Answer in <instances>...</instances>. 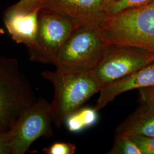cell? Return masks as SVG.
<instances>
[{
  "label": "cell",
  "instance_id": "1",
  "mask_svg": "<svg viewBox=\"0 0 154 154\" xmlns=\"http://www.w3.org/2000/svg\"><path fill=\"white\" fill-rule=\"evenodd\" d=\"M41 75L54 89L50 113L52 122L58 128L65 125L68 116L101 89L90 72L56 67L54 72H42Z\"/></svg>",
  "mask_w": 154,
  "mask_h": 154
},
{
  "label": "cell",
  "instance_id": "2",
  "mask_svg": "<svg viewBox=\"0 0 154 154\" xmlns=\"http://www.w3.org/2000/svg\"><path fill=\"white\" fill-rule=\"evenodd\" d=\"M37 100L18 61L0 55V134L11 132Z\"/></svg>",
  "mask_w": 154,
  "mask_h": 154
},
{
  "label": "cell",
  "instance_id": "3",
  "mask_svg": "<svg viewBox=\"0 0 154 154\" xmlns=\"http://www.w3.org/2000/svg\"><path fill=\"white\" fill-rule=\"evenodd\" d=\"M98 29L107 45L131 46L154 55V1L108 17Z\"/></svg>",
  "mask_w": 154,
  "mask_h": 154
},
{
  "label": "cell",
  "instance_id": "4",
  "mask_svg": "<svg viewBox=\"0 0 154 154\" xmlns=\"http://www.w3.org/2000/svg\"><path fill=\"white\" fill-rule=\"evenodd\" d=\"M107 46L98 28H78L63 45L54 65L76 71L90 72L98 65Z\"/></svg>",
  "mask_w": 154,
  "mask_h": 154
},
{
  "label": "cell",
  "instance_id": "5",
  "mask_svg": "<svg viewBox=\"0 0 154 154\" xmlns=\"http://www.w3.org/2000/svg\"><path fill=\"white\" fill-rule=\"evenodd\" d=\"M79 26L71 20L54 12L41 9L35 42L28 48L31 61L54 64L63 45Z\"/></svg>",
  "mask_w": 154,
  "mask_h": 154
},
{
  "label": "cell",
  "instance_id": "6",
  "mask_svg": "<svg viewBox=\"0 0 154 154\" xmlns=\"http://www.w3.org/2000/svg\"><path fill=\"white\" fill-rule=\"evenodd\" d=\"M154 62V55L128 46L107 45L100 61L90 71L102 88L105 85Z\"/></svg>",
  "mask_w": 154,
  "mask_h": 154
},
{
  "label": "cell",
  "instance_id": "7",
  "mask_svg": "<svg viewBox=\"0 0 154 154\" xmlns=\"http://www.w3.org/2000/svg\"><path fill=\"white\" fill-rule=\"evenodd\" d=\"M51 123L50 103L39 98L25 112L11 131L10 154H25L38 138L51 136L53 134Z\"/></svg>",
  "mask_w": 154,
  "mask_h": 154
},
{
  "label": "cell",
  "instance_id": "8",
  "mask_svg": "<svg viewBox=\"0 0 154 154\" xmlns=\"http://www.w3.org/2000/svg\"><path fill=\"white\" fill-rule=\"evenodd\" d=\"M110 3L108 0H45L41 9L65 17L79 27L98 28L108 17Z\"/></svg>",
  "mask_w": 154,
  "mask_h": 154
},
{
  "label": "cell",
  "instance_id": "9",
  "mask_svg": "<svg viewBox=\"0 0 154 154\" xmlns=\"http://www.w3.org/2000/svg\"><path fill=\"white\" fill-rule=\"evenodd\" d=\"M154 85V62L138 71L133 72L108 83L99 91L95 109L99 111L116 97L128 91Z\"/></svg>",
  "mask_w": 154,
  "mask_h": 154
},
{
  "label": "cell",
  "instance_id": "10",
  "mask_svg": "<svg viewBox=\"0 0 154 154\" xmlns=\"http://www.w3.org/2000/svg\"><path fill=\"white\" fill-rule=\"evenodd\" d=\"M41 10L23 11L9 6L4 15V22L12 39L17 44L29 48L35 41L38 30L39 13Z\"/></svg>",
  "mask_w": 154,
  "mask_h": 154
},
{
  "label": "cell",
  "instance_id": "11",
  "mask_svg": "<svg viewBox=\"0 0 154 154\" xmlns=\"http://www.w3.org/2000/svg\"><path fill=\"white\" fill-rule=\"evenodd\" d=\"M116 134L154 137V107L143 105L117 127Z\"/></svg>",
  "mask_w": 154,
  "mask_h": 154
},
{
  "label": "cell",
  "instance_id": "12",
  "mask_svg": "<svg viewBox=\"0 0 154 154\" xmlns=\"http://www.w3.org/2000/svg\"><path fill=\"white\" fill-rule=\"evenodd\" d=\"M97 111L95 108H79L66 118L65 125L70 132H80L96 123L98 118Z\"/></svg>",
  "mask_w": 154,
  "mask_h": 154
},
{
  "label": "cell",
  "instance_id": "13",
  "mask_svg": "<svg viewBox=\"0 0 154 154\" xmlns=\"http://www.w3.org/2000/svg\"><path fill=\"white\" fill-rule=\"evenodd\" d=\"M107 154H142V152L129 136L116 134L113 146Z\"/></svg>",
  "mask_w": 154,
  "mask_h": 154
},
{
  "label": "cell",
  "instance_id": "14",
  "mask_svg": "<svg viewBox=\"0 0 154 154\" xmlns=\"http://www.w3.org/2000/svg\"><path fill=\"white\" fill-rule=\"evenodd\" d=\"M154 0H116L110 3L108 8V17L111 16L128 9L147 5Z\"/></svg>",
  "mask_w": 154,
  "mask_h": 154
},
{
  "label": "cell",
  "instance_id": "15",
  "mask_svg": "<svg viewBox=\"0 0 154 154\" xmlns=\"http://www.w3.org/2000/svg\"><path fill=\"white\" fill-rule=\"evenodd\" d=\"M130 139L137 146L142 154H154V137L131 135Z\"/></svg>",
  "mask_w": 154,
  "mask_h": 154
},
{
  "label": "cell",
  "instance_id": "16",
  "mask_svg": "<svg viewBox=\"0 0 154 154\" xmlns=\"http://www.w3.org/2000/svg\"><path fill=\"white\" fill-rule=\"evenodd\" d=\"M76 150L75 144L68 142H56L43 149L45 154H74Z\"/></svg>",
  "mask_w": 154,
  "mask_h": 154
},
{
  "label": "cell",
  "instance_id": "17",
  "mask_svg": "<svg viewBox=\"0 0 154 154\" xmlns=\"http://www.w3.org/2000/svg\"><path fill=\"white\" fill-rule=\"evenodd\" d=\"M44 1L45 0H20L11 6L23 11H32L41 10L42 8Z\"/></svg>",
  "mask_w": 154,
  "mask_h": 154
},
{
  "label": "cell",
  "instance_id": "18",
  "mask_svg": "<svg viewBox=\"0 0 154 154\" xmlns=\"http://www.w3.org/2000/svg\"><path fill=\"white\" fill-rule=\"evenodd\" d=\"M139 99L143 105L154 107V85L139 88Z\"/></svg>",
  "mask_w": 154,
  "mask_h": 154
},
{
  "label": "cell",
  "instance_id": "19",
  "mask_svg": "<svg viewBox=\"0 0 154 154\" xmlns=\"http://www.w3.org/2000/svg\"><path fill=\"white\" fill-rule=\"evenodd\" d=\"M11 132L6 134H0V154H10L9 141Z\"/></svg>",
  "mask_w": 154,
  "mask_h": 154
},
{
  "label": "cell",
  "instance_id": "20",
  "mask_svg": "<svg viewBox=\"0 0 154 154\" xmlns=\"http://www.w3.org/2000/svg\"><path fill=\"white\" fill-rule=\"evenodd\" d=\"M109 2H110V3L111 2H112V1H116V0H108Z\"/></svg>",
  "mask_w": 154,
  "mask_h": 154
}]
</instances>
